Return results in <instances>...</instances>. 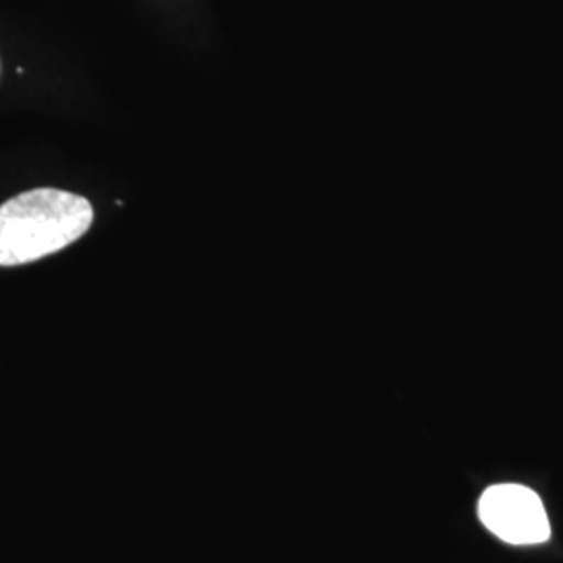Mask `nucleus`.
Here are the masks:
<instances>
[{"label":"nucleus","mask_w":563,"mask_h":563,"mask_svg":"<svg viewBox=\"0 0 563 563\" xmlns=\"http://www.w3.org/2000/svg\"><path fill=\"white\" fill-rule=\"evenodd\" d=\"M95 222L88 199L59 188H34L0 205V267L55 255Z\"/></svg>","instance_id":"obj_1"},{"label":"nucleus","mask_w":563,"mask_h":563,"mask_svg":"<svg viewBox=\"0 0 563 563\" xmlns=\"http://www.w3.org/2000/svg\"><path fill=\"white\" fill-rule=\"evenodd\" d=\"M478 516L484 526L505 543H544L551 537L541 497L520 484H497L486 488Z\"/></svg>","instance_id":"obj_2"}]
</instances>
